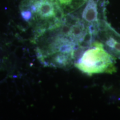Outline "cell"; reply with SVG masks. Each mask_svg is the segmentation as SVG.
I'll return each instance as SVG.
<instances>
[{"label":"cell","mask_w":120,"mask_h":120,"mask_svg":"<svg viewBox=\"0 0 120 120\" xmlns=\"http://www.w3.org/2000/svg\"><path fill=\"white\" fill-rule=\"evenodd\" d=\"M94 40L89 24L73 13L66 15L60 26L33 40L37 57L46 67L68 69Z\"/></svg>","instance_id":"cell-1"},{"label":"cell","mask_w":120,"mask_h":120,"mask_svg":"<svg viewBox=\"0 0 120 120\" xmlns=\"http://www.w3.org/2000/svg\"><path fill=\"white\" fill-rule=\"evenodd\" d=\"M19 8L22 19L32 28L33 40L60 26L65 17L55 0H22Z\"/></svg>","instance_id":"cell-2"},{"label":"cell","mask_w":120,"mask_h":120,"mask_svg":"<svg viewBox=\"0 0 120 120\" xmlns=\"http://www.w3.org/2000/svg\"><path fill=\"white\" fill-rule=\"evenodd\" d=\"M116 57L107 51L101 41L94 39L76 61L75 66L88 76L116 72Z\"/></svg>","instance_id":"cell-3"},{"label":"cell","mask_w":120,"mask_h":120,"mask_svg":"<svg viewBox=\"0 0 120 120\" xmlns=\"http://www.w3.org/2000/svg\"><path fill=\"white\" fill-rule=\"evenodd\" d=\"M95 39L101 41L107 51L115 57L120 59V34L105 19L100 22Z\"/></svg>","instance_id":"cell-4"},{"label":"cell","mask_w":120,"mask_h":120,"mask_svg":"<svg viewBox=\"0 0 120 120\" xmlns=\"http://www.w3.org/2000/svg\"><path fill=\"white\" fill-rule=\"evenodd\" d=\"M102 10L100 8L98 0H88L82 13V19L89 24L93 32L97 31L102 19Z\"/></svg>","instance_id":"cell-5"},{"label":"cell","mask_w":120,"mask_h":120,"mask_svg":"<svg viewBox=\"0 0 120 120\" xmlns=\"http://www.w3.org/2000/svg\"><path fill=\"white\" fill-rule=\"evenodd\" d=\"M64 15L73 13L86 4L88 0H55Z\"/></svg>","instance_id":"cell-6"}]
</instances>
